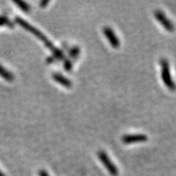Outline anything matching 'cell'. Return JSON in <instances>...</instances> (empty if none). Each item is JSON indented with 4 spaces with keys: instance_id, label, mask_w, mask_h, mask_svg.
Here are the masks:
<instances>
[{
    "instance_id": "obj_2",
    "label": "cell",
    "mask_w": 176,
    "mask_h": 176,
    "mask_svg": "<svg viewBox=\"0 0 176 176\" xmlns=\"http://www.w3.org/2000/svg\"><path fill=\"white\" fill-rule=\"evenodd\" d=\"M15 20H16V22L18 24V25L21 26V27H23L24 29H25L27 31L29 32L31 34L35 35V36L37 37V38L40 39L41 41H43V42L44 43L45 46L47 45L48 43L50 42V40H48L47 37L45 36L40 31H39L37 28L33 27V25H31L30 24L28 23V22L26 21L25 20L22 19V18L20 17H16Z\"/></svg>"
},
{
    "instance_id": "obj_1",
    "label": "cell",
    "mask_w": 176,
    "mask_h": 176,
    "mask_svg": "<svg viewBox=\"0 0 176 176\" xmlns=\"http://www.w3.org/2000/svg\"><path fill=\"white\" fill-rule=\"evenodd\" d=\"M161 63V76L164 84L170 91H175L176 90V85L172 78L170 73V65L168 61L166 59H162Z\"/></svg>"
},
{
    "instance_id": "obj_4",
    "label": "cell",
    "mask_w": 176,
    "mask_h": 176,
    "mask_svg": "<svg viewBox=\"0 0 176 176\" xmlns=\"http://www.w3.org/2000/svg\"><path fill=\"white\" fill-rule=\"evenodd\" d=\"M154 16L156 19L158 21L159 23L161 24V25L162 26L166 31L168 32H173L175 29V27H174V24L173 22L170 21L169 18L166 17V16L162 10H155Z\"/></svg>"
},
{
    "instance_id": "obj_14",
    "label": "cell",
    "mask_w": 176,
    "mask_h": 176,
    "mask_svg": "<svg viewBox=\"0 0 176 176\" xmlns=\"http://www.w3.org/2000/svg\"><path fill=\"white\" fill-rule=\"evenodd\" d=\"M39 176H49V175L44 170L39 171Z\"/></svg>"
},
{
    "instance_id": "obj_7",
    "label": "cell",
    "mask_w": 176,
    "mask_h": 176,
    "mask_svg": "<svg viewBox=\"0 0 176 176\" xmlns=\"http://www.w3.org/2000/svg\"><path fill=\"white\" fill-rule=\"evenodd\" d=\"M52 78L55 82L59 83V85H63V87L70 88L72 87V82L69 80L68 78L65 77L63 74H59V73H55L52 75Z\"/></svg>"
},
{
    "instance_id": "obj_13",
    "label": "cell",
    "mask_w": 176,
    "mask_h": 176,
    "mask_svg": "<svg viewBox=\"0 0 176 176\" xmlns=\"http://www.w3.org/2000/svg\"><path fill=\"white\" fill-rule=\"evenodd\" d=\"M49 3V1H47V0H43L40 2V7H42V8H44L48 5V4Z\"/></svg>"
},
{
    "instance_id": "obj_9",
    "label": "cell",
    "mask_w": 176,
    "mask_h": 176,
    "mask_svg": "<svg viewBox=\"0 0 176 176\" xmlns=\"http://www.w3.org/2000/svg\"><path fill=\"white\" fill-rule=\"evenodd\" d=\"M15 4L18 5V7H19L21 10L24 11V12L27 13L30 10V6L27 2L24 1H19V0H16V1H13Z\"/></svg>"
},
{
    "instance_id": "obj_5",
    "label": "cell",
    "mask_w": 176,
    "mask_h": 176,
    "mask_svg": "<svg viewBox=\"0 0 176 176\" xmlns=\"http://www.w3.org/2000/svg\"><path fill=\"white\" fill-rule=\"evenodd\" d=\"M103 33L112 47L115 48H118L120 47L121 42H120L118 37H117L112 28L109 27H104L103 28Z\"/></svg>"
},
{
    "instance_id": "obj_15",
    "label": "cell",
    "mask_w": 176,
    "mask_h": 176,
    "mask_svg": "<svg viewBox=\"0 0 176 176\" xmlns=\"http://www.w3.org/2000/svg\"><path fill=\"white\" fill-rule=\"evenodd\" d=\"M0 176H5V175H4V173H2V172H1V171H0Z\"/></svg>"
},
{
    "instance_id": "obj_6",
    "label": "cell",
    "mask_w": 176,
    "mask_h": 176,
    "mask_svg": "<svg viewBox=\"0 0 176 176\" xmlns=\"http://www.w3.org/2000/svg\"><path fill=\"white\" fill-rule=\"evenodd\" d=\"M147 140V136L145 134H126L123 136L122 141L125 144H133L144 142Z\"/></svg>"
},
{
    "instance_id": "obj_3",
    "label": "cell",
    "mask_w": 176,
    "mask_h": 176,
    "mask_svg": "<svg viewBox=\"0 0 176 176\" xmlns=\"http://www.w3.org/2000/svg\"><path fill=\"white\" fill-rule=\"evenodd\" d=\"M98 156L101 162H102V164H104V166L107 169L109 173L111 174L112 176L118 175V170H117V168L115 166V164H113V162L110 160L109 157L108 156V155L106 154L104 151H98Z\"/></svg>"
},
{
    "instance_id": "obj_8",
    "label": "cell",
    "mask_w": 176,
    "mask_h": 176,
    "mask_svg": "<svg viewBox=\"0 0 176 176\" xmlns=\"http://www.w3.org/2000/svg\"><path fill=\"white\" fill-rule=\"evenodd\" d=\"M0 76L8 82L13 81L15 78L13 74H12L6 68H4L1 65H0Z\"/></svg>"
},
{
    "instance_id": "obj_10",
    "label": "cell",
    "mask_w": 176,
    "mask_h": 176,
    "mask_svg": "<svg viewBox=\"0 0 176 176\" xmlns=\"http://www.w3.org/2000/svg\"><path fill=\"white\" fill-rule=\"evenodd\" d=\"M80 54V48H78V46H74L70 49L69 51V56H70L71 59H77Z\"/></svg>"
},
{
    "instance_id": "obj_11",
    "label": "cell",
    "mask_w": 176,
    "mask_h": 176,
    "mask_svg": "<svg viewBox=\"0 0 176 176\" xmlns=\"http://www.w3.org/2000/svg\"><path fill=\"white\" fill-rule=\"evenodd\" d=\"M3 25L9 26V27H13V24L11 23L8 18H7L5 17H0V26H3Z\"/></svg>"
},
{
    "instance_id": "obj_12",
    "label": "cell",
    "mask_w": 176,
    "mask_h": 176,
    "mask_svg": "<svg viewBox=\"0 0 176 176\" xmlns=\"http://www.w3.org/2000/svg\"><path fill=\"white\" fill-rule=\"evenodd\" d=\"M73 68L72 62H71V59H65L64 62V68L66 71H71Z\"/></svg>"
}]
</instances>
